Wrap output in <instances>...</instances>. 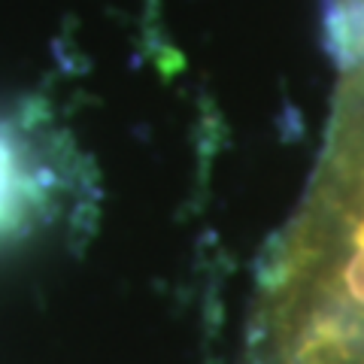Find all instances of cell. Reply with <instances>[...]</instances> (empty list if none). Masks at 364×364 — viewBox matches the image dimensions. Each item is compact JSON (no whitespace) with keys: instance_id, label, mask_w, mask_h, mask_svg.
<instances>
[{"instance_id":"obj_1","label":"cell","mask_w":364,"mask_h":364,"mask_svg":"<svg viewBox=\"0 0 364 364\" xmlns=\"http://www.w3.org/2000/svg\"><path fill=\"white\" fill-rule=\"evenodd\" d=\"M240 364H364V64L346 67L310 186L261 258Z\"/></svg>"},{"instance_id":"obj_2","label":"cell","mask_w":364,"mask_h":364,"mask_svg":"<svg viewBox=\"0 0 364 364\" xmlns=\"http://www.w3.org/2000/svg\"><path fill=\"white\" fill-rule=\"evenodd\" d=\"M33 195H37V186H33L25 143L13 128L0 122V237L25 225Z\"/></svg>"}]
</instances>
